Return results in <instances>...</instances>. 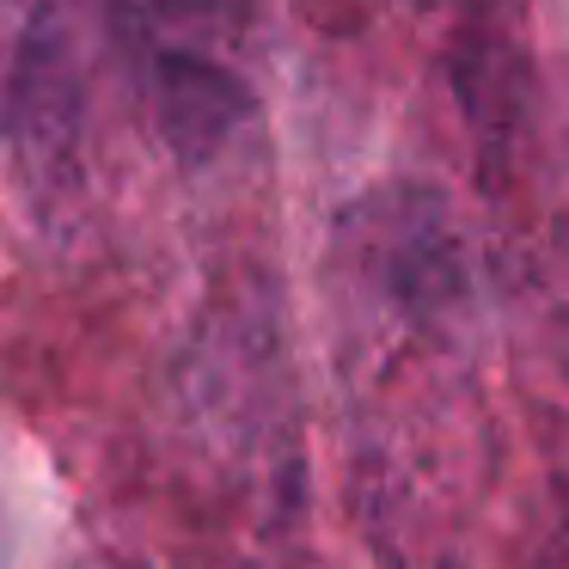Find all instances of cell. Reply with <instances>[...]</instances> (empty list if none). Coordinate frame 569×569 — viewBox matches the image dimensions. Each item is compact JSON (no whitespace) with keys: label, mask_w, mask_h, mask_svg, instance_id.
<instances>
[{"label":"cell","mask_w":569,"mask_h":569,"mask_svg":"<svg viewBox=\"0 0 569 569\" xmlns=\"http://www.w3.org/2000/svg\"><path fill=\"white\" fill-rule=\"evenodd\" d=\"M80 117H87V87H80L74 38H68L62 13H38L19 38L13 80H7V136L38 184L74 178L80 129H87Z\"/></svg>","instance_id":"1"},{"label":"cell","mask_w":569,"mask_h":569,"mask_svg":"<svg viewBox=\"0 0 569 569\" xmlns=\"http://www.w3.org/2000/svg\"><path fill=\"white\" fill-rule=\"evenodd\" d=\"M153 117H160L166 148L184 166H202L239 136V123L251 117V92L233 68L209 62V56L166 50L153 62Z\"/></svg>","instance_id":"2"},{"label":"cell","mask_w":569,"mask_h":569,"mask_svg":"<svg viewBox=\"0 0 569 569\" xmlns=\"http://www.w3.org/2000/svg\"><path fill=\"white\" fill-rule=\"evenodd\" d=\"M447 80H453L459 111L471 117L483 141H508L520 129V111H527V50H520L515 19L496 13H471V26L459 31L453 56H447Z\"/></svg>","instance_id":"3"}]
</instances>
